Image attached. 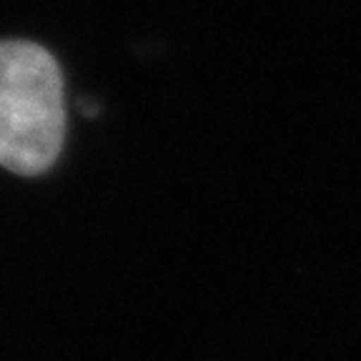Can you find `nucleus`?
Masks as SVG:
<instances>
[{
  "instance_id": "nucleus-1",
  "label": "nucleus",
  "mask_w": 361,
  "mask_h": 361,
  "mask_svg": "<svg viewBox=\"0 0 361 361\" xmlns=\"http://www.w3.org/2000/svg\"><path fill=\"white\" fill-rule=\"evenodd\" d=\"M66 101L58 61L30 40H0V166L40 176L63 151Z\"/></svg>"
}]
</instances>
